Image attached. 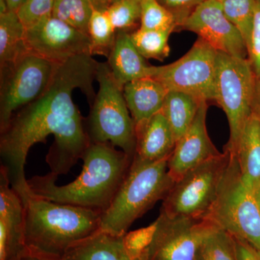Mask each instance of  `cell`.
Wrapping results in <instances>:
<instances>
[{
  "label": "cell",
  "instance_id": "obj_37",
  "mask_svg": "<svg viewBox=\"0 0 260 260\" xmlns=\"http://www.w3.org/2000/svg\"><path fill=\"white\" fill-rule=\"evenodd\" d=\"M253 191H254V197H255L256 203H257L258 208H259L260 211V185L256 188L255 190Z\"/></svg>",
  "mask_w": 260,
  "mask_h": 260
},
{
  "label": "cell",
  "instance_id": "obj_25",
  "mask_svg": "<svg viewBox=\"0 0 260 260\" xmlns=\"http://www.w3.org/2000/svg\"><path fill=\"white\" fill-rule=\"evenodd\" d=\"M172 31L138 28L129 34L137 50L145 59L164 61L170 53L169 39Z\"/></svg>",
  "mask_w": 260,
  "mask_h": 260
},
{
  "label": "cell",
  "instance_id": "obj_34",
  "mask_svg": "<svg viewBox=\"0 0 260 260\" xmlns=\"http://www.w3.org/2000/svg\"><path fill=\"white\" fill-rule=\"evenodd\" d=\"M26 0H0V14L8 11L18 12Z\"/></svg>",
  "mask_w": 260,
  "mask_h": 260
},
{
  "label": "cell",
  "instance_id": "obj_36",
  "mask_svg": "<svg viewBox=\"0 0 260 260\" xmlns=\"http://www.w3.org/2000/svg\"><path fill=\"white\" fill-rule=\"evenodd\" d=\"M20 260H56L47 259V258L41 257V256H37L32 255V254H27V255L24 256Z\"/></svg>",
  "mask_w": 260,
  "mask_h": 260
},
{
  "label": "cell",
  "instance_id": "obj_32",
  "mask_svg": "<svg viewBox=\"0 0 260 260\" xmlns=\"http://www.w3.org/2000/svg\"><path fill=\"white\" fill-rule=\"evenodd\" d=\"M162 6L173 15L177 23V28L189 18V15L205 0H157Z\"/></svg>",
  "mask_w": 260,
  "mask_h": 260
},
{
  "label": "cell",
  "instance_id": "obj_1",
  "mask_svg": "<svg viewBox=\"0 0 260 260\" xmlns=\"http://www.w3.org/2000/svg\"><path fill=\"white\" fill-rule=\"evenodd\" d=\"M98 64L99 61L90 54L74 56L57 64L50 85L42 96L15 113L7 127L0 132V168L6 172L10 186L23 204L34 196L25 174L32 146L46 143L48 136H54L46 161L50 172L59 177L70 172L90 145L73 93L80 89L89 105L93 104L96 95L93 82Z\"/></svg>",
  "mask_w": 260,
  "mask_h": 260
},
{
  "label": "cell",
  "instance_id": "obj_29",
  "mask_svg": "<svg viewBox=\"0 0 260 260\" xmlns=\"http://www.w3.org/2000/svg\"><path fill=\"white\" fill-rule=\"evenodd\" d=\"M140 28L145 30L176 31L177 23L172 13L157 0H141Z\"/></svg>",
  "mask_w": 260,
  "mask_h": 260
},
{
  "label": "cell",
  "instance_id": "obj_35",
  "mask_svg": "<svg viewBox=\"0 0 260 260\" xmlns=\"http://www.w3.org/2000/svg\"><path fill=\"white\" fill-rule=\"evenodd\" d=\"M252 112L260 118V77L256 78L253 98Z\"/></svg>",
  "mask_w": 260,
  "mask_h": 260
},
{
  "label": "cell",
  "instance_id": "obj_17",
  "mask_svg": "<svg viewBox=\"0 0 260 260\" xmlns=\"http://www.w3.org/2000/svg\"><path fill=\"white\" fill-rule=\"evenodd\" d=\"M135 156L145 161L170 158L177 140L161 111L139 125L135 126Z\"/></svg>",
  "mask_w": 260,
  "mask_h": 260
},
{
  "label": "cell",
  "instance_id": "obj_28",
  "mask_svg": "<svg viewBox=\"0 0 260 260\" xmlns=\"http://www.w3.org/2000/svg\"><path fill=\"white\" fill-rule=\"evenodd\" d=\"M220 3L225 16L242 34L246 46L254 23L255 0H223Z\"/></svg>",
  "mask_w": 260,
  "mask_h": 260
},
{
  "label": "cell",
  "instance_id": "obj_24",
  "mask_svg": "<svg viewBox=\"0 0 260 260\" xmlns=\"http://www.w3.org/2000/svg\"><path fill=\"white\" fill-rule=\"evenodd\" d=\"M101 4L109 3L107 0H56L51 15L88 35L92 13Z\"/></svg>",
  "mask_w": 260,
  "mask_h": 260
},
{
  "label": "cell",
  "instance_id": "obj_31",
  "mask_svg": "<svg viewBox=\"0 0 260 260\" xmlns=\"http://www.w3.org/2000/svg\"><path fill=\"white\" fill-rule=\"evenodd\" d=\"M248 59L256 78L260 77V0H255L254 23L246 44Z\"/></svg>",
  "mask_w": 260,
  "mask_h": 260
},
{
  "label": "cell",
  "instance_id": "obj_14",
  "mask_svg": "<svg viewBox=\"0 0 260 260\" xmlns=\"http://www.w3.org/2000/svg\"><path fill=\"white\" fill-rule=\"evenodd\" d=\"M208 102L201 103L192 124L178 140L169 159V174L175 182L193 168L222 153L217 150L208 135Z\"/></svg>",
  "mask_w": 260,
  "mask_h": 260
},
{
  "label": "cell",
  "instance_id": "obj_20",
  "mask_svg": "<svg viewBox=\"0 0 260 260\" xmlns=\"http://www.w3.org/2000/svg\"><path fill=\"white\" fill-rule=\"evenodd\" d=\"M235 157L243 183L255 190L260 185V118L254 113L243 130Z\"/></svg>",
  "mask_w": 260,
  "mask_h": 260
},
{
  "label": "cell",
  "instance_id": "obj_2",
  "mask_svg": "<svg viewBox=\"0 0 260 260\" xmlns=\"http://www.w3.org/2000/svg\"><path fill=\"white\" fill-rule=\"evenodd\" d=\"M81 160L83 166L80 175L65 185L58 186V177L51 172L28 179L32 194L104 213L125 179L133 158L107 143H90Z\"/></svg>",
  "mask_w": 260,
  "mask_h": 260
},
{
  "label": "cell",
  "instance_id": "obj_21",
  "mask_svg": "<svg viewBox=\"0 0 260 260\" xmlns=\"http://www.w3.org/2000/svg\"><path fill=\"white\" fill-rule=\"evenodd\" d=\"M30 49L25 39V28L16 12L0 14V68L18 60Z\"/></svg>",
  "mask_w": 260,
  "mask_h": 260
},
{
  "label": "cell",
  "instance_id": "obj_38",
  "mask_svg": "<svg viewBox=\"0 0 260 260\" xmlns=\"http://www.w3.org/2000/svg\"><path fill=\"white\" fill-rule=\"evenodd\" d=\"M107 3H109V4H110V3H114V2L118 1V0H107Z\"/></svg>",
  "mask_w": 260,
  "mask_h": 260
},
{
  "label": "cell",
  "instance_id": "obj_6",
  "mask_svg": "<svg viewBox=\"0 0 260 260\" xmlns=\"http://www.w3.org/2000/svg\"><path fill=\"white\" fill-rule=\"evenodd\" d=\"M256 76L248 59L218 53L215 101L229 121L230 136L224 151L235 157L246 122L252 114Z\"/></svg>",
  "mask_w": 260,
  "mask_h": 260
},
{
  "label": "cell",
  "instance_id": "obj_22",
  "mask_svg": "<svg viewBox=\"0 0 260 260\" xmlns=\"http://www.w3.org/2000/svg\"><path fill=\"white\" fill-rule=\"evenodd\" d=\"M203 102L190 94L168 91L161 112L169 121L177 142L192 124Z\"/></svg>",
  "mask_w": 260,
  "mask_h": 260
},
{
  "label": "cell",
  "instance_id": "obj_8",
  "mask_svg": "<svg viewBox=\"0 0 260 260\" xmlns=\"http://www.w3.org/2000/svg\"><path fill=\"white\" fill-rule=\"evenodd\" d=\"M230 160L231 155L224 151L186 173L162 200L160 213L169 217L206 216L216 199Z\"/></svg>",
  "mask_w": 260,
  "mask_h": 260
},
{
  "label": "cell",
  "instance_id": "obj_19",
  "mask_svg": "<svg viewBox=\"0 0 260 260\" xmlns=\"http://www.w3.org/2000/svg\"><path fill=\"white\" fill-rule=\"evenodd\" d=\"M169 90L153 77L129 82L123 94L135 126L139 125L161 111Z\"/></svg>",
  "mask_w": 260,
  "mask_h": 260
},
{
  "label": "cell",
  "instance_id": "obj_26",
  "mask_svg": "<svg viewBox=\"0 0 260 260\" xmlns=\"http://www.w3.org/2000/svg\"><path fill=\"white\" fill-rule=\"evenodd\" d=\"M196 260H238L235 238L223 229H217L201 244Z\"/></svg>",
  "mask_w": 260,
  "mask_h": 260
},
{
  "label": "cell",
  "instance_id": "obj_11",
  "mask_svg": "<svg viewBox=\"0 0 260 260\" xmlns=\"http://www.w3.org/2000/svg\"><path fill=\"white\" fill-rule=\"evenodd\" d=\"M218 53L199 38L179 60L157 67L153 78L168 90L190 94L207 102L215 101Z\"/></svg>",
  "mask_w": 260,
  "mask_h": 260
},
{
  "label": "cell",
  "instance_id": "obj_3",
  "mask_svg": "<svg viewBox=\"0 0 260 260\" xmlns=\"http://www.w3.org/2000/svg\"><path fill=\"white\" fill-rule=\"evenodd\" d=\"M25 245L29 254L61 260L71 246L100 229L102 213L32 196L25 203Z\"/></svg>",
  "mask_w": 260,
  "mask_h": 260
},
{
  "label": "cell",
  "instance_id": "obj_30",
  "mask_svg": "<svg viewBox=\"0 0 260 260\" xmlns=\"http://www.w3.org/2000/svg\"><path fill=\"white\" fill-rule=\"evenodd\" d=\"M56 0H26L17 12L25 28L51 16Z\"/></svg>",
  "mask_w": 260,
  "mask_h": 260
},
{
  "label": "cell",
  "instance_id": "obj_5",
  "mask_svg": "<svg viewBox=\"0 0 260 260\" xmlns=\"http://www.w3.org/2000/svg\"><path fill=\"white\" fill-rule=\"evenodd\" d=\"M95 80L99 91L88 117L84 119L90 143H111L134 158L135 126L121 88L114 80L107 62H99Z\"/></svg>",
  "mask_w": 260,
  "mask_h": 260
},
{
  "label": "cell",
  "instance_id": "obj_18",
  "mask_svg": "<svg viewBox=\"0 0 260 260\" xmlns=\"http://www.w3.org/2000/svg\"><path fill=\"white\" fill-rule=\"evenodd\" d=\"M107 64L118 85H124L134 80L153 77L157 67L148 64L130 39L129 32H116L115 43Z\"/></svg>",
  "mask_w": 260,
  "mask_h": 260
},
{
  "label": "cell",
  "instance_id": "obj_10",
  "mask_svg": "<svg viewBox=\"0 0 260 260\" xmlns=\"http://www.w3.org/2000/svg\"><path fill=\"white\" fill-rule=\"evenodd\" d=\"M150 227L148 260H196L205 239L220 229L206 217H169L162 213Z\"/></svg>",
  "mask_w": 260,
  "mask_h": 260
},
{
  "label": "cell",
  "instance_id": "obj_16",
  "mask_svg": "<svg viewBox=\"0 0 260 260\" xmlns=\"http://www.w3.org/2000/svg\"><path fill=\"white\" fill-rule=\"evenodd\" d=\"M126 234L115 235L99 229L71 246L61 260H148L147 251L137 255L130 250Z\"/></svg>",
  "mask_w": 260,
  "mask_h": 260
},
{
  "label": "cell",
  "instance_id": "obj_33",
  "mask_svg": "<svg viewBox=\"0 0 260 260\" xmlns=\"http://www.w3.org/2000/svg\"><path fill=\"white\" fill-rule=\"evenodd\" d=\"M235 238L238 260H260V250L244 239Z\"/></svg>",
  "mask_w": 260,
  "mask_h": 260
},
{
  "label": "cell",
  "instance_id": "obj_13",
  "mask_svg": "<svg viewBox=\"0 0 260 260\" xmlns=\"http://www.w3.org/2000/svg\"><path fill=\"white\" fill-rule=\"evenodd\" d=\"M179 29L195 32L218 52L248 59L242 34L225 16L220 2L205 0Z\"/></svg>",
  "mask_w": 260,
  "mask_h": 260
},
{
  "label": "cell",
  "instance_id": "obj_9",
  "mask_svg": "<svg viewBox=\"0 0 260 260\" xmlns=\"http://www.w3.org/2000/svg\"><path fill=\"white\" fill-rule=\"evenodd\" d=\"M57 64L32 51L13 64L0 68V132L22 108L42 96Z\"/></svg>",
  "mask_w": 260,
  "mask_h": 260
},
{
  "label": "cell",
  "instance_id": "obj_39",
  "mask_svg": "<svg viewBox=\"0 0 260 260\" xmlns=\"http://www.w3.org/2000/svg\"><path fill=\"white\" fill-rule=\"evenodd\" d=\"M216 1L222 2L223 0H216Z\"/></svg>",
  "mask_w": 260,
  "mask_h": 260
},
{
  "label": "cell",
  "instance_id": "obj_23",
  "mask_svg": "<svg viewBox=\"0 0 260 260\" xmlns=\"http://www.w3.org/2000/svg\"><path fill=\"white\" fill-rule=\"evenodd\" d=\"M108 5H97L94 8L88 25L90 54L108 56L110 54L116 32L107 13Z\"/></svg>",
  "mask_w": 260,
  "mask_h": 260
},
{
  "label": "cell",
  "instance_id": "obj_27",
  "mask_svg": "<svg viewBox=\"0 0 260 260\" xmlns=\"http://www.w3.org/2000/svg\"><path fill=\"white\" fill-rule=\"evenodd\" d=\"M107 13L116 32L131 34L140 22L141 0H118L108 5Z\"/></svg>",
  "mask_w": 260,
  "mask_h": 260
},
{
  "label": "cell",
  "instance_id": "obj_7",
  "mask_svg": "<svg viewBox=\"0 0 260 260\" xmlns=\"http://www.w3.org/2000/svg\"><path fill=\"white\" fill-rule=\"evenodd\" d=\"M206 218L260 250V211L254 191L243 183L237 158L230 162Z\"/></svg>",
  "mask_w": 260,
  "mask_h": 260
},
{
  "label": "cell",
  "instance_id": "obj_15",
  "mask_svg": "<svg viewBox=\"0 0 260 260\" xmlns=\"http://www.w3.org/2000/svg\"><path fill=\"white\" fill-rule=\"evenodd\" d=\"M27 254L23 203L0 168V260H20Z\"/></svg>",
  "mask_w": 260,
  "mask_h": 260
},
{
  "label": "cell",
  "instance_id": "obj_4",
  "mask_svg": "<svg viewBox=\"0 0 260 260\" xmlns=\"http://www.w3.org/2000/svg\"><path fill=\"white\" fill-rule=\"evenodd\" d=\"M169 158L145 161L134 157L112 204L101 217V230L125 235L135 220L164 200L175 181L168 168Z\"/></svg>",
  "mask_w": 260,
  "mask_h": 260
},
{
  "label": "cell",
  "instance_id": "obj_12",
  "mask_svg": "<svg viewBox=\"0 0 260 260\" xmlns=\"http://www.w3.org/2000/svg\"><path fill=\"white\" fill-rule=\"evenodd\" d=\"M25 39L30 51L56 64L90 54L88 35L52 15L25 28Z\"/></svg>",
  "mask_w": 260,
  "mask_h": 260
}]
</instances>
